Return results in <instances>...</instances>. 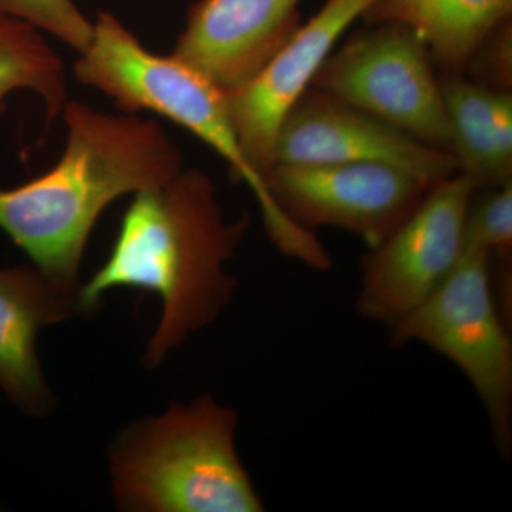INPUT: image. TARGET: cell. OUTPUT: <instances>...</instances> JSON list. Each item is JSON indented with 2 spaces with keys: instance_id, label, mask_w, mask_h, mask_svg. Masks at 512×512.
<instances>
[{
  "instance_id": "cell-13",
  "label": "cell",
  "mask_w": 512,
  "mask_h": 512,
  "mask_svg": "<svg viewBox=\"0 0 512 512\" xmlns=\"http://www.w3.org/2000/svg\"><path fill=\"white\" fill-rule=\"evenodd\" d=\"M440 82L457 174L476 190L512 183L511 92L481 86L464 74Z\"/></svg>"
},
{
  "instance_id": "cell-17",
  "label": "cell",
  "mask_w": 512,
  "mask_h": 512,
  "mask_svg": "<svg viewBox=\"0 0 512 512\" xmlns=\"http://www.w3.org/2000/svg\"><path fill=\"white\" fill-rule=\"evenodd\" d=\"M0 13L25 20L82 53L93 36V22L73 0H0Z\"/></svg>"
},
{
  "instance_id": "cell-4",
  "label": "cell",
  "mask_w": 512,
  "mask_h": 512,
  "mask_svg": "<svg viewBox=\"0 0 512 512\" xmlns=\"http://www.w3.org/2000/svg\"><path fill=\"white\" fill-rule=\"evenodd\" d=\"M76 79L106 94L124 113L150 111L184 127L228 164L254 192L272 241L288 238L292 221L276 207L264 175L251 164L229 114L224 90L177 57L150 52L113 13L93 22L89 46L74 64Z\"/></svg>"
},
{
  "instance_id": "cell-9",
  "label": "cell",
  "mask_w": 512,
  "mask_h": 512,
  "mask_svg": "<svg viewBox=\"0 0 512 512\" xmlns=\"http://www.w3.org/2000/svg\"><path fill=\"white\" fill-rule=\"evenodd\" d=\"M380 163L429 185L457 174L453 156L322 90H306L276 137L275 164ZM274 164V165H275Z\"/></svg>"
},
{
  "instance_id": "cell-2",
  "label": "cell",
  "mask_w": 512,
  "mask_h": 512,
  "mask_svg": "<svg viewBox=\"0 0 512 512\" xmlns=\"http://www.w3.org/2000/svg\"><path fill=\"white\" fill-rule=\"evenodd\" d=\"M62 117L66 147L55 167L19 187L0 188V229L47 278L77 291L84 249L101 212L184 167L156 120L103 113L73 100Z\"/></svg>"
},
{
  "instance_id": "cell-10",
  "label": "cell",
  "mask_w": 512,
  "mask_h": 512,
  "mask_svg": "<svg viewBox=\"0 0 512 512\" xmlns=\"http://www.w3.org/2000/svg\"><path fill=\"white\" fill-rule=\"evenodd\" d=\"M376 2L326 0L255 76L235 89L224 90L241 146L264 178L274 167L276 137L285 117L311 89L340 37Z\"/></svg>"
},
{
  "instance_id": "cell-7",
  "label": "cell",
  "mask_w": 512,
  "mask_h": 512,
  "mask_svg": "<svg viewBox=\"0 0 512 512\" xmlns=\"http://www.w3.org/2000/svg\"><path fill=\"white\" fill-rule=\"evenodd\" d=\"M476 187L461 174L431 187L412 214L362 261L357 313L389 330L436 291L463 255Z\"/></svg>"
},
{
  "instance_id": "cell-16",
  "label": "cell",
  "mask_w": 512,
  "mask_h": 512,
  "mask_svg": "<svg viewBox=\"0 0 512 512\" xmlns=\"http://www.w3.org/2000/svg\"><path fill=\"white\" fill-rule=\"evenodd\" d=\"M512 248V183L491 188L471 200L464 224L463 251H484L510 258Z\"/></svg>"
},
{
  "instance_id": "cell-15",
  "label": "cell",
  "mask_w": 512,
  "mask_h": 512,
  "mask_svg": "<svg viewBox=\"0 0 512 512\" xmlns=\"http://www.w3.org/2000/svg\"><path fill=\"white\" fill-rule=\"evenodd\" d=\"M42 33L25 20L0 13V116L6 97L16 90L39 94L47 124L62 114L67 101L64 64Z\"/></svg>"
},
{
  "instance_id": "cell-3",
  "label": "cell",
  "mask_w": 512,
  "mask_h": 512,
  "mask_svg": "<svg viewBox=\"0 0 512 512\" xmlns=\"http://www.w3.org/2000/svg\"><path fill=\"white\" fill-rule=\"evenodd\" d=\"M237 429V412L202 394L121 430L107 456L119 510L264 511L238 456Z\"/></svg>"
},
{
  "instance_id": "cell-11",
  "label": "cell",
  "mask_w": 512,
  "mask_h": 512,
  "mask_svg": "<svg viewBox=\"0 0 512 512\" xmlns=\"http://www.w3.org/2000/svg\"><path fill=\"white\" fill-rule=\"evenodd\" d=\"M302 0H197L171 55L222 90L255 76L301 26Z\"/></svg>"
},
{
  "instance_id": "cell-6",
  "label": "cell",
  "mask_w": 512,
  "mask_h": 512,
  "mask_svg": "<svg viewBox=\"0 0 512 512\" xmlns=\"http://www.w3.org/2000/svg\"><path fill=\"white\" fill-rule=\"evenodd\" d=\"M312 87L451 154L433 57L419 35L402 23H366L330 53Z\"/></svg>"
},
{
  "instance_id": "cell-5",
  "label": "cell",
  "mask_w": 512,
  "mask_h": 512,
  "mask_svg": "<svg viewBox=\"0 0 512 512\" xmlns=\"http://www.w3.org/2000/svg\"><path fill=\"white\" fill-rule=\"evenodd\" d=\"M491 256L463 251L443 284L387 330L394 348L419 342L470 380L490 421L495 450L512 454V340L493 288Z\"/></svg>"
},
{
  "instance_id": "cell-14",
  "label": "cell",
  "mask_w": 512,
  "mask_h": 512,
  "mask_svg": "<svg viewBox=\"0 0 512 512\" xmlns=\"http://www.w3.org/2000/svg\"><path fill=\"white\" fill-rule=\"evenodd\" d=\"M511 16L512 0H377L362 19L414 30L444 76H458L466 73L477 47Z\"/></svg>"
},
{
  "instance_id": "cell-18",
  "label": "cell",
  "mask_w": 512,
  "mask_h": 512,
  "mask_svg": "<svg viewBox=\"0 0 512 512\" xmlns=\"http://www.w3.org/2000/svg\"><path fill=\"white\" fill-rule=\"evenodd\" d=\"M471 80L481 86L510 92L512 82V26L511 20L494 30L477 47L467 64Z\"/></svg>"
},
{
  "instance_id": "cell-1",
  "label": "cell",
  "mask_w": 512,
  "mask_h": 512,
  "mask_svg": "<svg viewBox=\"0 0 512 512\" xmlns=\"http://www.w3.org/2000/svg\"><path fill=\"white\" fill-rule=\"evenodd\" d=\"M249 228L247 215L228 221L207 174L181 170L134 194L107 261L80 285L84 315L114 288L153 292L163 311L144 362L163 363L191 333L211 325L231 302L227 264Z\"/></svg>"
},
{
  "instance_id": "cell-12",
  "label": "cell",
  "mask_w": 512,
  "mask_h": 512,
  "mask_svg": "<svg viewBox=\"0 0 512 512\" xmlns=\"http://www.w3.org/2000/svg\"><path fill=\"white\" fill-rule=\"evenodd\" d=\"M74 316H84L80 289L57 285L36 266L0 268V390L28 416L45 417L55 407L37 338Z\"/></svg>"
},
{
  "instance_id": "cell-8",
  "label": "cell",
  "mask_w": 512,
  "mask_h": 512,
  "mask_svg": "<svg viewBox=\"0 0 512 512\" xmlns=\"http://www.w3.org/2000/svg\"><path fill=\"white\" fill-rule=\"evenodd\" d=\"M265 181L276 207L299 227L343 229L370 248L389 237L431 188L380 163L275 164Z\"/></svg>"
}]
</instances>
